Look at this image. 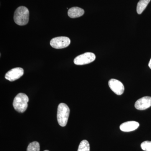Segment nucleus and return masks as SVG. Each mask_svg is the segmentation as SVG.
Instances as JSON below:
<instances>
[{
    "instance_id": "nucleus-11",
    "label": "nucleus",
    "mask_w": 151,
    "mask_h": 151,
    "mask_svg": "<svg viewBox=\"0 0 151 151\" xmlns=\"http://www.w3.org/2000/svg\"><path fill=\"white\" fill-rule=\"evenodd\" d=\"M151 0H140L137 5V12L139 14H141L145 10Z\"/></svg>"
},
{
    "instance_id": "nucleus-4",
    "label": "nucleus",
    "mask_w": 151,
    "mask_h": 151,
    "mask_svg": "<svg viewBox=\"0 0 151 151\" xmlns=\"http://www.w3.org/2000/svg\"><path fill=\"white\" fill-rule=\"evenodd\" d=\"M96 58L95 55L92 52H85L76 57L73 60L74 64L77 65H84L94 61Z\"/></svg>"
},
{
    "instance_id": "nucleus-8",
    "label": "nucleus",
    "mask_w": 151,
    "mask_h": 151,
    "mask_svg": "<svg viewBox=\"0 0 151 151\" xmlns=\"http://www.w3.org/2000/svg\"><path fill=\"white\" fill-rule=\"evenodd\" d=\"M151 106V97L146 96L137 100L135 103V107L138 110L143 111Z\"/></svg>"
},
{
    "instance_id": "nucleus-2",
    "label": "nucleus",
    "mask_w": 151,
    "mask_h": 151,
    "mask_svg": "<svg viewBox=\"0 0 151 151\" xmlns=\"http://www.w3.org/2000/svg\"><path fill=\"white\" fill-rule=\"evenodd\" d=\"M29 100V97L26 94L19 93L14 99L13 106L19 113H23L27 109Z\"/></svg>"
},
{
    "instance_id": "nucleus-6",
    "label": "nucleus",
    "mask_w": 151,
    "mask_h": 151,
    "mask_svg": "<svg viewBox=\"0 0 151 151\" xmlns=\"http://www.w3.org/2000/svg\"><path fill=\"white\" fill-rule=\"evenodd\" d=\"M24 72V69L22 68H15L9 70L6 73L5 77L9 81H14L22 77L23 75Z\"/></svg>"
},
{
    "instance_id": "nucleus-5",
    "label": "nucleus",
    "mask_w": 151,
    "mask_h": 151,
    "mask_svg": "<svg viewBox=\"0 0 151 151\" xmlns=\"http://www.w3.org/2000/svg\"><path fill=\"white\" fill-rule=\"evenodd\" d=\"M70 40L66 37H58L53 38L50 40L51 47L55 49H62L67 47L70 45Z\"/></svg>"
},
{
    "instance_id": "nucleus-7",
    "label": "nucleus",
    "mask_w": 151,
    "mask_h": 151,
    "mask_svg": "<svg viewBox=\"0 0 151 151\" xmlns=\"http://www.w3.org/2000/svg\"><path fill=\"white\" fill-rule=\"evenodd\" d=\"M108 85L111 90L117 95H121L124 93L125 89L124 84L119 80L113 78L110 79Z\"/></svg>"
},
{
    "instance_id": "nucleus-9",
    "label": "nucleus",
    "mask_w": 151,
    "mask_h": 151,
    "mask_svg": "<svg viewBox=\"0 0 151 151\" xmlns=\"http://www.w3.org/2000/svg\"><path fill=\"white\" fill-rule=\"evenodd\" d=\"M139 126V124L135 121H129L121 124L120 129L124 132H130L134 131Z\"/></svg>"
},
{
    "instance_id": "nucleus-10",
    "label": "nucleus",
    "mask_w": 151,
    "mask_h": 151,
    "mask_svg": "<svg viewBox=\"0 0 151 151\" xmlns=\"http://www.w3.org/2000/svg\"><path fill=\"white\" fill-rule=\"evenodd\" d=\"M84 11L83 9L78 7H73L68 10V14L71 18H76L79 17L84 15Z\"/></svg>"
},
{
    "instance_id": "nucleus-1",
    "label": "nucleus",
    "mask_w": 151,
    "mask_h": 151,
    "mask_svg": "<svg viewBox=\"0 0 151 151\" xmlns=\"http://www.w3.org/2000/svg\"><path fill=\"white\" fill-rule=\"evenodd\" d=\"M14 21L19 26L25 25L29 20V11L24 6H21L16 10L14 14Z\"/></svg>"
},
{
    "instance_id": "nucleus-3",
    "label": "nucleus",
    "mask_w": 151,
    "mask_h": 151,
    "mask_svg": "<svg viewBox=\"0 0 151 151\" xmlns=\"http://www.w3.org/2000/svg\"><path fill=\"white\" fill-rule=\"evenodd\" d=\"M70 113L69 107L65 103H60L58 108L57 119L60 126L64 127L66 126Z\"/></svg>"
},
{
    "instance_id": "nucleus-13",
    "label": "nucleus",
    "mask_w": 151,
    "mask_h": 151,
    "mask_svg": "<svg viewBox=\"0 0 151 151\" xmlns=\"http://www.w3.org/2000/svg\"><path fill=\"white\" fill-rule=\"evenodd\" d=\"M40 146L39 143L36 141L30 143L27 150V151H40Z\"/></svg>"
},
{
    "instance_id": "nucleus-15",
    "label": "nucleus",
    "mask_w": 151,
    "mask_h": 151,
    "mask_svg": "<svg viewBox=\"0 0 151 151\" xmlns=\"http://www.w3.org/2000/svg\"><path fill=\"white\" fill-rule=\"evenodd\" d=\"M148 65L149 67H150V68L151 69V58L150 60V62H149Z\"/></svg>"
},
{
    "instance_id": "nucleus-16",
    "label": "nucleus",
    "mask_w": 151,
    "mask_h": 151,
    "mask_svg": "<svg viewBox=\"0 0 151 151\" xmlns=\"http://www.w3.org/2000/svg\"><path fill=\"white\" fill-rule=\"evenodd\" d=\"M49 151L47 150H45V151Z\"/></svg>"
},
{
    "instance_id": "nucleus-14",
    "label": "nucleus",
    "mask_w": 151,
    "mask_h": 151,
    "mask_svg": "<svg viewBox=\"0 0 151 151\" xmlns=\"http://www.w3.org/2000/svg\"><path fill=\"white\" fill-rule=\"evenodd\" d=\"M141 148L145 151H151V141H145L141 145Z\"/></svg>"
},
{
    "instance_id": "nucleus-12",
    "label": "nucleus",
    "mask_w": 151,
    "mask_h": 151,
    "mask_svg": "<svg viewBox=\"0 0 151 151\" xmlns=\"http://www.w3.org/2000/svg\"><path fill=\"white\" fill-rule=\"evenodd\" d=\"M90 146L89 142L86 140L81 141L78 146L77 151H89Z\"/></svg>"
}]
</instances>
